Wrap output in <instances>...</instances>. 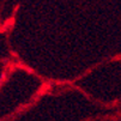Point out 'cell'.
<instances>
[{"label": "cell", "instance_id": "6da1fadb", "mask_svg": "<svg viewBox=\"0 0 121 121\" xmlns=\"http://www.w3.org/2000/svg\"><path fill=\"white\" fill-rule=\"evenodd\" d=\"M0 82H1V77H0Z\"/></svg>", "mask_w": 121, "mask_h": 121}]
</instances>
